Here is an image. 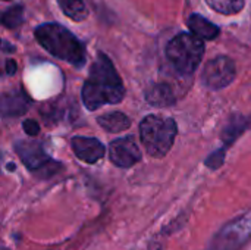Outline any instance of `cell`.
Returning <instances> with one entry per match:
<instances>
[{"label":"cell","mask_w":251,"mask_h":250,"mask_svg":"<svg viewBox=\"0 0 251 250\" xmlns=\"http://www.w3.org/2000/svg\"><path fill=\"white\" fill-rule=\"evenodd\" d=\"M6 72L9 75H13L16 72V62L15 60H12V59L6 60Z\"/></svg>","instance_id":"20"},{"label":"cell","mask_w":251,"mask_h":250,"mask_svg":"<svg viewBox=\"0 0 251 250\" xmlns=\"http://www.w3.org/2000/svg\"><path fill=\"white\" fill-rule=\"evenodd\" d=\"M140 137L150 156L163 158L176 137V122L172 118L149 115L140 124Z\"/></svg>","instance_id":"3"},{"label":"cell","mask_w":251,"mask_h":250,"mask_svg":"<svg viewBox=\"0 0 251 250\" xmlns=\"http://www.w3.org/2000/svg\"><path fill=\"white\" fill-rule=\"evenodd\" d=\"M15 152L18 153L19 159L24 162V165L41 175V177H50L59 169V164L54 162L47 156L43 146L38 141H29V140H21L15 144Z\"/></svg>","instance_id":"5"},{"label":"cell","mask_w":251,"mask_h":250,"mask_svg":"<svg viewBox=\"0 0 251 250\" xmlns=\"http://www.w3.org/2000/svg\"><path fill=\"white\" fill-rule=\"evenodd\" d=\"M109 158L119 168H129L140 162L141 152L132 136L113 140L109 146Z\"/></svg>","instance_id":"8"},{"label":"cell","mask_w":251,"mask_h":250,"mask_svg":"<svg viewBox=\"0 0 251 250\" xmlns=\"http://www.w3.org/2000/svg\"><path fill=\"white\" fill-rule=\"evenodd\" d=\"M225 162V149H219L216 152H213L207 159H206V165L212 169H218L222 167V164Z\"/></svg>","instance_id":"18"},{"label":"cell","mask_w":251,"mask_h":250,"mask_svg":"<svg viewBox=\"0 0 251 250\" xmlns=\"http://www.w3.org/2000/svg\"><path fill=\"white\" fill-rule=\"evenodd\" d=\"M146 100L153 106L166 108V106L174 105L176 102V97L169 84L157 83V84H151L146 90Z\"/></svg>","instance_id":"10"},{"label":"cell","mask_w":251,"mask_h":250,"mask_svg":"<svg viewBox=\"0 0 251 250\" xmlns=\"http://www.w3.org/2000/svg\"><path fill=\"white\" fill-rule=\"evenodd\" d=\"M251 127V116H243V115H235L229 119V122L224 127L222 130V140L228 146H231L247 128Z\"/></svg>","instance_id":"13"},{"label":"cell","mask_w":251,"mask_h":250,"mask_svg":"<svg viewBox=\"0 0 251 250\" xmlns=\"http://www.w3.org/2000/svg\"><path fill=\"white\" fill-rule=\"evenodd\" d=\"M188 28L191 29L193 34H196L201 40H215L221 32L218 25H215L213 22L197 13H193L188 18Z\"/></svg>","instance_id":"12"},{"label":"cell","mask_w":251,"mask_h":250,"mask_svg":"<svg viewBox=\"0 0 251 250\" xmlns=\"http://www.w3.org/2000/svg\"><path fill=\"white\" fill-rule=\"evenodd\" d=\"M3 50H4V52H13V50H15V47H13V46H10L7 41H3Z\"/></svg>","instance_id":"21"},{"label":"cell","mask_w":251,"mask_h":250,"mask_svg":"<svg viewBox=\"0 0 251 250\" xmlns=\"http://www.w3.org/2000/svg\"><path fill=\"white\" fill-rule=\"evenodd\" d=\"M251 239V220L244 217L228 222L210 242L207 250H240Z\"/></svg>","instance_id":"6"},{"label":"cell","mask_w":251,"mask_h":250,"mask_svg":"<svg viewBox=\"0 0 251 250\" xmlns=\"http://www.w3.org/2000/svg\"><path fill=\"white\" fill-rule=\"evenodd\" d=\"M71 146L78 159L85 164H96L104 156V146L97 139L90 137H74Z\"/></svg>","instance_id":"9"},{"label":"cell","mask_w":251,"mask_h":250,"mask_svg":"<svg viewBox=\"0 0 251 250\" xmlns=\"http://www.w3.org/2000/svg\"><path fill=\"white\" fill-rule=\"evenodd\" d=\"M62 12L75 22H81L88 16V6L85 0H57Z\"/></svg>","instance_id":"15"},{"label":"cell","mask_w":251,"mask_h":250,"mask_svg":"<svg viewBox=\"0 0 251 250\" xmlns=\"http://www.w3.org/2000/svg\"><path fill=\"white\" fill-rule=\"evenodd\" d=\"M204 55V43L200 37L181 32L166 46V56L181 75H191Z\"/></svg>","instance_id":"4"},{"label":"cell","mask_w":251,"mask_h":250,"mask_svg":"<svg viewBox=\"0 0 251 250\" xmlns=\"http://www.w3.org/2000/svg\"><path fill=\"white\" fill-rule=\"evenodd\" d=\"M35 40L53 56L81 68L85 63L84 44L59 24H43L34 31Z\"/></svg>","instance_id":"2"},{"label":"cell","mask_w":251,"mask_h":250,"mask_svg":"<svg viewBox=\"0 0 251 250\" xmlns=\"http://www.w3.org/2000/svg\"><path fill=\"white\" fill-rule=\"evenodd\" d=\"M201 78L207 88L221 90L234 81L235 63L228 56H218L206 63Z\"/></svg>","instance_id":"7"},{"label":"cell","mask_w":251,"mask_h":250,"mask_svg":"<svg viewBox=\"0 0 251 250\" xmlns=\"http://www.w3.org/2000/svg\"><path fill=\"white\" fill-rule=\"evenodd\" d=\"M207 4L219 13L235 15L244 7V0H206Z\"/></svg>","instance_id":"16"},{"label":"cell","mask_w":251,"mask_h":250,"mask_svg":"<svg viewBox=\"0 0 251 250\" xmlns=\"http://www.w3.org/2000/svg\"><path fill=\"white\" fill-rule=\"evenodd\" d=\"M81 94L88 111H96L103 105H115L124 99L125 88L122 80L104 53H97V59L91 65Z\"/></svg>","instance_id":"1"},{"label":"cell","mask_w":251,"mask_h":250,"mask_svg":"<svg viewBox=\"0 0 251 250\" xmlns=\"http://www.w3.org/2000/svg\"><path fill=\"white\" fill-rule=\"evenodd\" d=\"M22 127H24V131H26L28 136H37L38 131H40L38 122L34 121V119H26V121H24Z\"/></svg>","instance_id":"19"},{"label":"cell","mask_w":251,"mask_h":250,"mask_svg":"<svg viewBox=\"0 0 251 250\" xmlns=\"http://www.w3.org/2000/svg\"><path fill=\"white\" fill-rule=\"evenodd\" d=\"M99 125L109 133H121L131 127V119L122 112H110L99 116Z\"/></svg>","instance_id":"14"},{"label":"cell","mask_w":251,"mask_h":250,"mask_svg":"<svg viewBox=\"0 0 251 250\" xmlns=\"http://www.w3.org/2000/svg\"><path fill=\"white\" fill-rule=\"evenodd\" d=\"M28 111V99L24 91L4 93L1 96L3 116H19Z\"/></svg>","instance_id":"11"},{"label":"cell","mask_w":251,"mask_h":250,"mask_svg":"<svg viewBox=\"0 0 251 250\" xmlns=\"http://www.w3.org/2000/svg\"><path fill=\"white\" fill-rule=\"evenodd\" d=\"M22 21H24V9L21 4L12 6L1 16V24L6 28H16L22 24Z\"/></svg>","instance_id":"17"}]
</instances>
